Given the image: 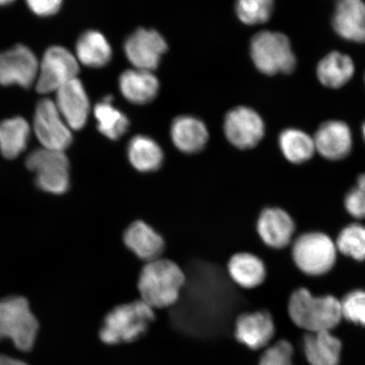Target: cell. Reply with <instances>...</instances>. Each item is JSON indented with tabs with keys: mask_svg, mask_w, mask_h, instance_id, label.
Masks as SVG:
<instances>
[{
	"mask_svg": "<svg viewBox=\"0 0 365 365\" xmlns=\"http://www.w3.org/2000/svg\"><path fill=\"white\" fill-rule=\"evenodd\" d=\"M333 26L344 39L365 43V2L363 0H339Z\"/></svg>",
	"mask_w": 365,
	"mask_h": 365,
	"instance_id": "obj_17",
	"label": "cell"
},
{
	"mask_svg": "<svg viewBox=\"0 0 365 365\" xmlns=\"http://www.w3.org/2000/svg\"><path fill=\"white\" fill-rule=\"evenodd\" d=\"M111 96L96 105L94 115L98 121V130L108 139L117 140L124 135L130 126L129 118L112 104Z\"/></svg>",
	"mask_w": 365,
	"mask_h": 365,
	"instance_id": "obj_28",
	"label": "cell"
},
{
	"mask_svg": "<svg viewBox=\"0 0 365 365\" xmlns=\"http://www.w3.org/2000/svg\"><path fill=\"white\" fill-rule=\"evenodd\" d=\"M227 271L231 280L244 289H257L267 277L266 263L258 255L250 252L232 255L228 261Z\"/></svg>",
	"mask_w": 365,
	"mask_h": 365,
	"instance_id": "obj_19",
	"label": "cell"
},
{
	"mask_svg": "<svg viewBox=\"0 0 365 365\" xmlns=\"http://www.w3.org/2000/svg\"><path fill=\"white\" fill-rule=\"evenodd\" d=\"M56 107L71 130L83 129L90 113V102L83 84L78 79L68 82L56 91Z\"/></svg>",
	"mask_w": 365,
	"mask_h": 365,
	"instance_id": "obj_15",
	"label": "cell"
},
{
	"mask_svg": "<svg viewBox=\"0 0 365 365\" xmlns=\"http://www.w3.org/2000/svg\"><path fill=\"white\" fill-rule=\"evenodd\" d=\"M354 65L349 56L339 52L328 54L319 63L317 76L324 86L340 88L352 78Z\"/></svg>",
	"mask_w": 365,
	"mask_h": 365,
	"instance_id": "obj_25",
	"label": "cell"
},
{
	"mask_svg": "<svg viewBox=\"0 0 365 365\" xmlns=\"http://www.w3.org/2000/svg\"><path fill=\"white\" fill-rule=\"evenodd\" d=\"M26 167L36 175V185L45 192L65 194L70 188V163L65 152L38 149L26 159Z\"/></svg>",
	"mask_w": 365,
	"mask_h": 365,
	"instance_id": "obj_7",
	"label": "cell"
},
{
	"mask_svg": "<svg viewBox=\"0 0 365 365\" xmlns=\"http://www.w3.org/2000/svg\"><path fill=\"white\" fill-rule=\"evenodd\" d=\"M340 301L342 319L365 327V290L350 291Z\"/></svg>",
	"mask_w": 365,
	"mask_h": 365,
	"instance_id": "obj_31",
	"label": "cell"
},
{
	"mask_svg": "<svg viewBox=\"0 0 365 365\" xmlns=\"http://www.w3.org/2000/svg\"><path fill=\"white\" fill-rule=\"evenodd\" d=\"M171 139L175 148L185 154H195L202 150L209 140L207 126L192 116H180L173 121Z\"/></svg>",
	"mask_w": 365,
	"mask_h": 365,
	"instance_id": "obj_20",
	"label": "cell"
},
{
	"mask_svg": "<svg viewBox=\"0 0 365 365\" xmlns=\"http://www.w3.org/2000/svg\"><path fill=\"white\" fill-rule=\"evenodd\" d=\"M125 56L138 70L153 71L168 49L166 40L155 30L140 29L125 40Z\"/></svg>",
	"mask_w": 365,
	"mask_h": 365,
	"instance_id": "obj_11",
	"label": "cell"
},
{
	"mask_svg": "<svg viewBox=\"0 0 365 365\" xmlns=\"http://www.w3.org/2000/svg\"><path fill=\"white\" fill-rule=\"evenodd\" d=\"M38 322L29 304L22 297H11L0 301V340L11 339L19 350L34 348Z\"/></svg>",
	"mask_w": 365,
	"mask_h": 365,
	"instance_id": "obj_5",
	"label": "cell"
},
{
	"mask_svg": "<svg viewBox=\"0 0 365 365\" xmlns=\"http://www.w3.org/2000/svg\"><path fill=\"white\" fill-rule=\"evenodd\" d=\"M226 138L240 150L252 149L264 135V125L253 109L238 107L228 113L225 120Z\"/></svg>",
	"mask_w": 365,
	"mask_h": 365,
	"instance_id": "obj_10",
	"label": "cell"
},
{
	"mask_svg": "<svg viewBox=\"0 0 365 365\" xmlns=\"http://www.w3.org/2000/svg\"><path fill=\"white\" fill-rule=\"evenodd\" d=\"M313 139L317 153L328 161H341L352 152V132L349 125L342 121L323 123Z\"/></svg>",
	"mask_w": 365,
	"mask_h": 365,
	"instance_id": "obj_16",
	"label": "cell"
},
{
	"mask_svg": "<svg viewBox=\"0 0 365 365\" xmlns=\"http://www.w3.org/2000/svg\"><path fill=\"white\" fill-rule=\"evenodd\" d=\"M154 319V309L141 299L118 305L105 317L100 339L109 345L133 341L148 331Z\"/></svg>",
	"mask_w": 365,
	"mask_h": 365,
	"instance_id": "obj_4",
	"label": "cell"
},
{
	"mask_svg": "<svg viewBox=\"0 0 365 365\" xmlns=\"http://www.w3.org/2000/svg\"><path fill=\"white\" fill-rule=\"evenodd\" d=\"M335 244L339 254L355 262H364L365 226L359 222L349 223L340 231Z\"/></svg>",
	"mask_w": 365,
	"mask_h": 365,
	"instance_id": "obj_29",
	"label": "cell"
},
{
	"mask_svg": "<svg viewBox=\"0 0 365 365\" xmlns=\"http://www.w3.org/2000/svg\"><path fill=\"white\" fill-rule=\"evenodd\" d=\"M294 349L289 341L280 340L264 350L259 365H294Z\"/></svg>",
	"mask_w": 365,
	"mask_h": 365,
	"instance_id": "obj_33",
	"label": "cell"
},
{
	"mask_svg": "<svg viewBox=\"0 0 365 365\" xmlns=\"http://www.w3.org/2000/svg\"><path fill=\"white\" fill-rule=\"evenodd\" d=\"M34 125L43 148L65 152L72 143L71 128L51 99L44 98L36 105Z\"/></svg>",
	"mask_w": 365,
	"mask_h": 365,
	"instance_id": "obj_9",
	"label": "cell"
},
{
	"mask_svg": "<svg viewBox=\"0 0 365 365\" xmlns=\"http://www.w3.org/2000/svg\"><path fill=\"white\" fill-rule=\"evenodd\" d=\"M342 344L331 331L307 333L302 349L309 365H339Z\"/></svg>",
	"mask_w": 365,
	"mask_h": 365,
	"instance_id": "obj_21",
	"label": "cell"
},
{
	"mask_svg": "<svg viewBox=\"0 0 365 365\" xmlns=\"http://www.w3.org/2000/svg\"><path fill=\"white\" fill-rule=\"evenodd\" d=\"M30 136L29 123L21 117L9 118L0 124V150L3 156L14 159L24 152Z\"/></svg>",
	"mask_w": 365,
	"mask_h": 365,
	"instance_id": "obj_27",
	"label": "cell"
},
{
	"mask_svg": "<svg viewBox=\"0 0 365 365\" xmlns=\"http://www.w3.org/2000/svg\"><path fill=\"white\" fill-rule=\"evenodd\" d=\"M39 63L29 48L17 45L0 53V84L29 88L38 78Z\"/></svg>",
	"mask_w": 365,
	"mask_h": 365,
	"instance_id": "obj_12",
	"label": "cell"
},
{
	"mask_svg": "<svg viewBox=\"0 0 365 365\" xmlns=\"http://www.w3.org/2000/svg\"><path fill=\"white\" fill-rule=\"evenodd\" d=\"M124 242L131 252L148 262L160 258L165 246L163 237L143 221H135L127 227Z\"/></svg>",
	"mask_w": 365,
	"mask_h": 365,
	"instance_id": "obj_18",
	"label": "cell"
},
{
	"mask_svg": "<svg viewBox=\"0 0 365 365\" xmlns=\"http://www.w3.org/2000/svg\"><path fill=\"white\" fill-rule=\"evenodd\" d=\"M273 7V0H238L236 10L242 22L255 25L270 19Z\"/></svg>",
	"mask_w": 365,
	"mask_h": 365,
	"instance_id": "obj_30",
	"label": "cell"
},
{
	"mask_svg": "<svg viewBox=\"0 0 365 365\" xmlns=\"http://www.w3.org/2000/svg\"><path fill=\"white\" fill-rule=\"evenodd\" d=\"M79 68L78 61L68 50L61 46L49 48L39 65L36 91L41 94L57 91L77 78Z\"/></svg>",
	"mask_w": 365,
	"mask_h": 365,
	"instance_id": "obj_8",
	"label": "cell"
},
{
	"mask_svg": "<svg viewBox=\"0 0 365 365\" xmlns=\"http://www.w3.org/2000/svg\"><path fill=\"white\" fill-rule=\"evenodd\" d=\"M291 257L298 270L304 275H327L336 266L339 251L335 240L319 231H309L295 237L291 244Z\"/></svg>",
	"mask_w": 365,
	"mask_h": 365,
	"instance_id": "obj_3",
	"label": "cell"
},
{
	"mask_svg": "<svg viewBox=\"0 0 365 365\" xmlns=\"http://www.w3.org/2000/svg\"><path fill=\"white\" fill-rule=\"evenodd\" d=\"M118 86L127 101L138 105L153 102L160 88L159 81L152 71L138 68L122 73Z\"/></svg>",
	"mask_w": 365,
	"mask_h": 365,
	"instance_id": "obj_22",
	"label": "cell"
},
{
	"mask_svg": "<svg viewBox=\"0 0 365 365\" xmlns=\"http://www.w3.org/2000/svg\"><path fill=\"white\" fill-rule=\"evenodd\" d=\"M275 332V322L271 313L267 310L246 312L236 319L235 339L250 350L266 348Z\"/></svg>",
	"mask_w": 365,
	"mask_h": 365,
	"instance_id": "obj_14",
	"label": "cell"
},
{
	"mask_svg": "<svg viewBox=\"0 0 365 365\" xmlns=\"http://www.w3.org/2000/svg\"><path fill=\"white\" fill-rule=\"evenodd\" d=\"M344 207L356 221L365 219V173L357 177L355 185L346 193Z\"/></svg>",
	"mask_w": 365,
	"mask_h": 365,
	"instance_id": "obj_32",
	"label": "cell"
},
{
	"mask_svg": "<svg viewBox=\"0 0 365 365\" xmlns=\"http://www.w3.org/2000/svg\"><path fill=\"white\" fill-rule=\"evenodd\" d=\"M362 133H363V137H364V140L365 141V123L363 125V128H362Z\"/></svg>",
	"mask_w": 365,
	"mask_h": 365,
	"instance_id": "obj_37",
	"label": "cell"
},
{
	"mask_svg": "<svg viewBox=\"0 0 365 365\" xmlns=\"http://www.w3.org/2000/svg\"><path fill=\"white\" fill-rule=\"evenodd\" d=\"M185 282V273L179 264L168 259H154L140 274L141 300L153 309L171 307L180 299Z\"/></svg>",
	"mask_w": 365,
	"mask_h": 365,
	"instance_id": "obj_2",
	"label": "cell"
},
{
	"mask_svg": "<svg viewBox=\"0 0 365 365\" xmlns=\"http://www.w3.org/2000/svg\"><path fill=\"white\" fill-rule=\"evenodd\" d=\"M128 158L140 173L156 172L162 167L164 155L156 140L147 135H135L127 148Z\"/></svg>",
	"mask_w": 365,
	"mask_h": 365,
	"instance_id": "obj_24",
	"label": "cell"
},
{
	"mask_svg": "<svg viewBox=\"0 0 365 365\" xmlns=\"http://www.w3.org/2000/svg\"><path fill=\"white\" fill-rule=\"evenodd\" d=\"M251 57L259 71L268 76L293 72L296 58L289 38L279 33L262 31L251 41Z\"/></svg>",
	"mask_w": 365,
	"mask_h": 365,
	"instance_id": "obj_6",
	"label": "cell"
},
{
	"mask_svg": "<svg viewBox=\"0 0 365 365\" xmlns=\"http://www.w3.org/2000/svg\"><path fill=\"white\" fill-rule=\"evenodd\" d=\"M287 313L296 327L308 333L331 331L342 319L340 299L331 294L314 295L307 287L292 293Z\"/></svg>",
	"mask_w": 365,
	"mask_h": 365,
	"instance_id": "obj_1",
	"label": "cell"
},
{
	"mask_svg": "<svg viewBox=\"0 0 365 365\" xmlns=\"http://www.w3.org/2000/svg\"><path fill=\"white\" fill-rule=\"evenodd\" d=\"M0 365H29L19 359L8 357L6 355H0Z\"/></svg>",
	"mask_w": 365,
	"mask_h": 365,
	"instance_id": "obj_35",
	"label": "cell"
},
{
	"mask_svg": "<svg viewBox=\"0 0 365 365\" xmlns=\"http://www.w3.org/2000/svg\"><path fill=\"white\" fill-rule=\"evenodd\" d=\"M76 58L90 68H103L110 62L113 52L110 44L98 31L89 30L82 34L76 43Z\"/></svg>",
	"mask_w": 365,
	"mask_h": 365,
	"instance_id": "obj_23",
	"label": "cell"
},
{
	"mask_svg": "<svg viewBox=\"0 0 365 365\" xmlns=\"http://www.w3.org/2000/svg\"><path fill=\"white\" fill-rule=\"evenodd\" d=\"M30 10L36 16L47 17L61 10L63 0H26Z\"/></svg>",
	"mask_w": 365,
	"mask_h": 365,
	"instance_id": "obj_34",
	"label": "cell"
},
{
	"mask_svg": "<svg viewBox=\"0 0 365 365\" xmlns=\"http://www.w3.org/2000/svg\"><path fill=\"white\" fill-rule=\"evenodd\" d=\"M257 232L267 247L276 250H284L293 243L296 223L286 210L277 207H267L259 213Z\"/></svg>",
	"mask_w": 365,
	"mask_h": 365,
	"instance_id": "obj_13",
	"label": "cell"
},
{
	"mask_svg": "<svg viewBox=\"0 0 365 365\" xmlns=\"http://www.w3.org/2000/svg\"><path fill=\"white\" fill-rule=\"evenodd\" d=\"M278 144L287 161L295 165L309 162L317 153L313 137L300 130L282 131Z\"/></svg>",
	"mask_w": 365,
	"mask_h": 365,
	"instance_id": "obj_26",
	"label": "cell"
},
{
	"mask_svg": "<svg viewBox=\"0 0 365 365\" xmlns=\"http://www.w3.org/2000/svg\"><path fill=\"white\" fill-rule=\"evenodd\" d=\"M15 1V0H0V6H6V4H11Z\"/></svg>",
	"mask_w": 365,
	"mask_h": 365,
	"instance_id": "obj_36",
	"label": "cell"
}]
</instances>
